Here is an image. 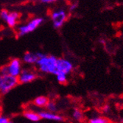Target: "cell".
<instances>
[{
  "label": "cell",
  "instance_id": "5b68a950",
  "mask_svg": "<svg viewBox=\"0 0 123 123\" xmlns=\"http://www.w3.org/2000/svg\"><path fill=\"white\" fill-rule=\"evenodd\" d=\"M50 18L53 27L56 29L61 28L67 19V13L63 9H57L52 10L50 13Z\"/></svg>",
  "mask_w": 123,
  "mask_h": 123
},
{
  "label": "cell",
  "instance_id": "2e32d148",
  "mask_svg": "<svg viewBox=\"0 0 123 123\" xmlns=\"http://www.w3.org/2000/svg\"><path fill=\"white\" fill-rule=\"evenodd\" d=\"M88 123H109V120L103 117L95 116L88 120Z\"/></svg>",
  "mask_w": 123,
  "mask_h": 123
},
{
  "label": "cell",
  "instance_id": "30bf717a",
  "mask_svg": "<svg viewBox=\"0 0 123 123\" xmlns=\"http://www.w3.org/2000/svg\"><path fill=\"white\" fill-rule=\"evenodd\" d=\"M20 18V14L16 11L10 12L9 15L5 21L7 25L10 28H15L18 26V23Z\"/></svg>",
  "mask_w": 123,
  "mask_h": 123
},
{
  "label": "cell",
  "instance_id": "e0dca14e",
  "mask_svg": "<svg viewBox=\"0 0 123 123\" xmlns=\"http://www.w3.org/2000/svg\"><path fill=\"white\" fill-rule=\"evenodd\" d=\"M9 13H10L9 11L7 10H5V9H3L0 11V18H1V19L3 20L5 22V21H6L8 15H9Z\"/></svg>",
  "mask_w": 123,
  "mask_h": 123
},
{
  "label": "cell",
  "instance_id": "9a60e30c",
  "mask_svg": "<svg viewBox=\"0 0 123 123\" xmlns=\"http://www.w3.org/2000/svg\"><path fill=\"white\" fill-rule=\"evenodd\" d=\"M55 77L57 81L61 84H66L68 80V75L63 72H58L55 74Z\"/></svg>",
  "mask_w": 123,
  "mask_h": 123
},
{
  "label": "cell",
  "instance_id": "3957f363",
  "mask_svg": "<svg viewBox=\"0 0 123 123\" xmlns=\"http://www.w3.org/2000/svg\"><path fill=\"white\" fill-rule=\"evenodd\" d=\"M43 21V19L41 17L33 18L26 24L21 25L16 27V35L18 37L24 36L28 33L35 31Z\"/></svg>",
  "mask_w": 123,
  "mask_h": 123
},
{
  "label": "cell",
  "instance_id": "7402d4cb",
  "mask_svg": "<svg viewBox=\"0 0 123 123\" xmlns=\"http://www.w3.org/2000/svg\"><path fill=\"white\" fill-rule=\"evenodd\" d=\"M7 123H16V122H14L13 120H11V119H9V120H8V122H7Z\"/></svg>",
  "mask_w": 123,
  "mask_h": 123
},
{
  "label": "cell",
  "instance_id": "4fadbf2b",
  "mask_svg": "<svg viewBox=\"0 0 123 123\" xmlns=\"http://www.w3.org/2000/svg\"><path fill=\"white\" fill-rule=\"evenodd\" d=\"M71 117L72 120L75 122H80L84 119L83 112L79 108H74L72 111Z\"/></svg>",
  "mask_w": 123,
  "mask_h": 123
},
{
  "label": "cell",
  "instance_id": "6da1fadb",
  "mask_svg": "<svg viewBox=\"0 0 123 123\" xmlns=\"http://www.w3.org/2000/svg\"><path fill=\"white\" fill-rule=\"evenodd\" d=\"M58 58L55 55L43 54L36 64L38 71L42 74L55 75L58 72Z\"/></svg>",
  "mask_w": 123,
  "mask_h": 123
},
{
  "label": "cell",
  "instance_id": "603a6c76",
  "mask_svg": "<svg viewBox=\"0 0 123 123\" xmlns=\"http://www.w3.org/2000/svg\"><path fill=\"white\" fill-rule=\"evenodd\" d=\"M35 123H40V122H35Z\"/></svg>",
  "mask_w": 123,
  "mask_h": 123
},
{
  "label": "cell",
  "instance_id": "5bb4252c",
  "mask_svg": "<svg viewBox=\"0 0 123 123\" xmlns=\"http://www.w3.org/2000/svg\"><path fill=\"white\" fill-rule=\"evenodd\" d=\"M45 110H47V111H49V112H53V113H58V105L57 104V103L54 101V100H50L49 103H47Z\"/></svg>",
  "mask_w": 123,
  "mask_h": 123
},
{
  "label": "cell",
  "instance_id": "9c48e42d",
  "mask_svg": "<svg viewBox=\"0 0 123 123\" xmlns=\"http://www.w3.org/2000/svg\"><path fill=\"white\" fill-rule=\"evenodd\" d=\"M22 117L31 123L38 122L41 120V117L38 113V111L32 110L30 108L25 110L23 113H22Z\"/></svg>",
  "mask_w": 123,
  "mask_h": 123
},
{
  "label": "cell",
  "instance_id": "7a4b0ae2",
  "mask_svg": "<svg viewBox=\"0 0 123 123\" xmlns=\"http://www.w3.org/2000/svg\"><path fill=\"white\" fill-rule=\"evenodd\" d=\"M23 69L22 61L19 58H12L7 64L0 67V74H9L15 77H18Z\"/></svg>",
  "mask_w": 123,
  "mask_h": 123
},
{
  "label": "cell",
  "instance_id": "277c9868",
  "mask_svg": "<svg viewBox=\"0 0 123 123\" xmlns=\"http://www.w3.org/2000/svg\"><path fill=\"white\" fill-rule=\"evenodd\" d=\"M18 85V78L9 74H0V94H6Z\"/></svg>",
  "mask_w": 123,
  "mask_h": 123
},
{
  "label": "cell",
  "instance_id": "ac0fdd59",
  "mask_svg": "<svg viewBox=\"0 0 123 123\" xmlns=\"http://www.w3.org/2000/svg\"><path fill=\"white\" fill-rule=\"evenodd\" d=\"M10 119L2 114H0V123H7Z\"/></svg>",
  "mask_w": 123,
  "mask_h": 123
},
{
  "label": "cell",
  "instance_id": "52a82bcc",
  "mask_svg": "<svg viewBox=\"0 0 123 123\" xmlns=\"http://www.w3.org/2000/svg\"><path fill=\"white\" fill-rule=\"evenodd\" d=\"M57 69H58V72H63L67 75H69V74L72 73V72L74 69V64L69 59L63 58H58Z\"/></svg>",
  "mask_w": 123,
  "mask_h": 123
},
{
  "label": "cell",
  "instance_id": "d6986e66",
  "mask_svg": "<svg viewBox=\"0 0 123 123\" xmlns=\"http://www.w3.org/2000/svg\"><path fill=\"white\" fill-rule=\"evenodd\" d=\"M41 2L43 3H45V4H49V3H52L58 1V0H41Z\"/></svg>",
  "mask_w": 123,
  "mask_h": 123
},
{
  "label": "cell",
  "instance_id": "44dd1931",
  "mask_svg": "<svg viewBox=\"0 0 123 123\" xmlns=\"http://www.w3.org/2000/svg\"><path fill=\"white\" fill-rule=\"evenodd\" d=\"M110 111V107L108 105H105V107L104 108V111L105 112H108Z\"/></svg>",
  "mask_w": 123,
  "mask_h": 123
},
{
  "label": "cell",
  "instance_id": "7c38bea8",
  "mask_svg": "<svg viewBox=\"0 0 123 123\" xmlns=\"http://www.w3.org/2000/svg\"><path fill=\"white\" fill-rule=\"evenodd\" d=\"M49 101V99L48 97L46 96H38L37 97H36L34 99H33L32 102V105L33 106H35L36 108L41 110L43 108H45L47 103Z\"/></svg>",
  "mask_w": 123,
  "mask_h": 123
},
{
  "label": "cell",
  "instance_id": "8992f818",
  "mask_svg": "<svg viewBox=\"0 0 123 123\" xmlns=\"http://www.w3.org/2000/svg\"><path fill=\"white\" fill-rule=\"evenodd\" d=\"M38 77L36 71L31 68L22 69L19 76L17 77L18 84H27L36 80Z\"/></svg>",
  "mask_w": 123,
  "mask_h": 123
},
{
  "label": "cell",
  "instance_id": "ba28073f",
  "mask_svg": "<svg viewBox=\"0 0 123 123\" xmlns=\"http://www.w3.org/2000/svg\"><path fill=\"white\" fill-rule=\"evenodd\" d=\"M38 113L41 117V119L56 122H61L64 121V117L58 113L49 112L47 110H38Z\"/></svg>",
  "mask_w": 123,
  "mask_h": 123
},
{
  "label": "cell",
  "instance_id": "ffe728a7",
  "mask_svg": "<svg viewBox=\"0 0 123 123\" xmlns=\"http://www.w3.org/2000/svg\"><path fill=\"white\" fill-rule=\"evenodd\" d=\"M77 4H72L69 7V10L70 11H74V10L77 9Z\"/></svg>",
  "mask_w": 123,
  "mask_h": 123
},
{
  "label": "cell",
  "instance_id": "8fae6325",
  "mask_svg": "<svg viewBox=\"0 0 123 123\" xmlns=\"http://www.w3.org/2000/svg\"><path fill=\"white\" fill-rule=\"evenodd\" d=\"M38 60V58L37 56V54L32 52H27L25 53L22 58V62L25 63L27 65H36L37 61Z\"/></svg>",
  "mask_w": 123,
  "mask_h": 123
}]
</instances>
